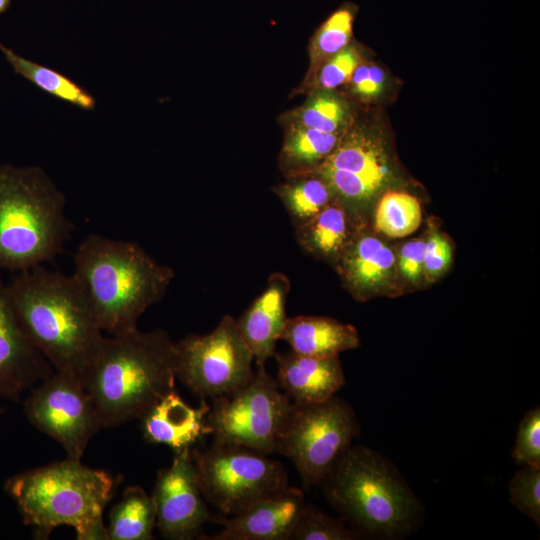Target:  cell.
<instances>
[{
  "label": "cell",
  "instance_id": "cell-25",
  "mask_svg": "<svg viewBox=\"0 0 540 540\" xmlns=\"http://www.w3.org/2000/svg\"><path fill=\"white\" fill-rule=\"evenodd\" d=\"M0 50L15 73L21 75L44 92L81 109H94L96 103L94 97L70 78L16 54L1 42Z\"/></svg>",
  "mask_w": 540,
  "mask_h": 540
},
{
  "label": "cell",
  "instance_id": "cell-35",
  "mask_svg": "<svg viewBox=\"0 0 540 540\" xmlns=\"http://www.w3.org/2000/svg\"><path fill=\"white\" fill-rule=\"evenodd\" d=\"M425 241L411 240L400 249L398 267L402 276L410 281L417 282L424 272Z\"/></svg>",
  "mask_w": 540,
  "mask_h": 540
},
{
  "label": "cell",
  "instance_id": "cell-3",
  "mask_svg": "<svg viewBox=\"0 0 540 540\" xmlns=\"http://www.w3.org/2000/svg\"><path fill=\"white\" fill-rule=\"evenodd\" d=\"M176 346L168 332L155 329L104 337L84 387L102 427L140 419L175 390Z\"/></svg>",
  "mask_w": 540,
  "mask_h": 540
},
{
  "label": "cell",
  "instance_id": "cell-27",
  "mask_svg": "<svg viewBox=\"0 0 540 540\" xmlns=\"http://www.w3.org/2000/svg\"><path fill=\"white\" fill-rule=\"evenodd\" d=\"M355 12L353 5L344 4L320 25L311 42V70L347 47L353 34Z\"/></svg>",
  "mask_w": 540,
  "mask_h": 540
},
{
  "label": "cell",
  "instance_id": "cell-15",
  "mask_svg": "<svg viewBox=\"0 0 540 540\" xmlns=\"http://www.w3.org/2000/svg\"><path fill=\"white\" fill-rule=\"evenodd\" d=\"M305 505L303 491L296 487L261 499L242 512L219 519L223 530L206 540H290Z\"/></svg>",
  "mask_w": 540,
  "mask_h": 540
},
{
  "label": "cell",
  "instance_id": "cell-28",
  "mask_svg": "<svg viewBox=\"0 0 540 540\" xmlns=\"http://www.w3.org/2000/svg\"><path fill=\"white\" fill-rule=\"evenodd\" d=\"M360 535L312 504L304 505L291 533L290 540H355Z\"/></svg>",
  "mask_w": 540,
  "mask_h": 540
},
{
  "label": "cell",
  "instance_id": "cell-37",
  "mask_svg": "<svg viewBox=\"0 0 540 540\" xmlns=\"http://www.w3.org/2000/svg\"><path fill=\"white\" fill-rule=\"evenodd\" d=\"M3 412H4V410L0 408V414H2Z\"/></svg>",
  "mask_w": 540,
  "mask_h": 540
},
{
  "label": "cell",
  "instance_id": "cell-18",
  "mask_svg": "<svg viewBox=\"0 0 540 540\" xmlns=\"http://www.w3.org/2000/svg\"><path fill=\"white\" fill-rule=\"evenodd\" d=\"M276 381L296 403L325 401L345 385V375L339 355L306 356L288 351L275 353Z\"/></svg>",
  "mask_w": 540,
  "mask_h": 540
},
{
  "label": "cell",
  "instance_id": "cell-10",
  "mask_svg": "<svg viewBox=\"0 0 540 540\" xmlns=\"http://www.w3.org/2000/svg\"><path fill=\"white\" fill-rule=\"evenodd\" d=\"M175 346L176 377L202 399L228 395L255 375L253 355L229 314L210 333L187 335Z\"/></svg>",
  "mask_w": 540,
  "mask_h": 540
},
{
  "label": "cell",
  "instance_id": "cell-23",
  "mask_svg": "<svg viewBox=\"0 0 540 540\" xmlns=\"http://www.w3.org/2000/svg\"><path fill=\"white\" fill-rule=\"evenodd\" d=\"M341 137L301 125L288 133L281 152V164L288 177L314 172L332 153Z\"/></svg>",
  "mask_w": 540,
  "mask_h": 540
},
{
  "label": "cell",
  "instance_id": "cell-12",
  "mask_svg": "<svg viewBox=\"0 0 540 540\" xmlns=\"http://www.w3.org/2000/svg\"><path fill=\"white\" fill-rule=\"evenodd\" d=\"M314 172L363 222L365 209L390 178L388 157L382 142L363 130H354L342 137Z\"/></svg>",
  "mask_w": 540,
  "mask_h": 540
},
{
  "label": "cell",
  "instance_id": "cell-7",
  "mask_svg": "<svg viewBox=\"0 0 540 540\" xmlns=\"http://www.w3.org/2000/svg\"><path fill=\"white\" fill-rule=\"evenodd\" d=\"M360 431L354 409L336 395L321 402H293L277 453L292 461L309 489L323 481Z\"/></svg>",
  "mask_w": 540,
  "mask_h": 540
},
{
  "label": "cell",
  "instance_id": "cell-19",
  "mask_svg": "<svg viewBox=\"0 0 540 540\" xmlns=\"http://www.w3.org/2000/svg\"><path fill=\"white\" fill-rule=\"evenodd\" d=\"M392 249L362 227L335 266L345 287L358 300L377 294L393 278Z\"/></svg>",
  "mask_w": 540,
  "mask_h": 540
},
{
  "label": "cell",
  "instance_id": "cell-9",
  "mask_svg": "<svg viewBox=\"0 0 540 540\" xmlns=\"http://www.w3.org/2000/svg\"><path fill=\"white\" fill-rule=\"evenodd\" d=\"M292 403L263 365L248 384L212 399L206 423L213 441L269 455L277 453Z\"/></svg>",
  "mask_w": 540,
  "mask_h": 540
},
{
  "label": "cell",
  "instance_id": "cell-21",
  "mask_svg": "<svg viewBox=\"0 0 540 540\" xmlns=\"http://www.w3.org/2000/svg\"><path fill=\"white\" fill-rule=\"evenodd\" d=\"M279 340L297 354L314 357L339 355L360 345L354 326L330 317L306 315L287 317Z\"/></svg>",
  "mask_w": 540,
  "mask_h": 540
},
{
  "label": "cell",
  "instance_id": "cell-2",
  "mask_svg": "<svg viewBox=\"0 0 540 540\" xmlns=\"http://www.w3.org/2000/svg\"><path fill=\"white\" fill-rule=\"evenodd\" d=\"M73 263L99 327L111 336L138 329L142 314L165 296L175 276L138 243L100 234L79 244Z\"/></svg>",
  "mask_w": 540,
  "mask_h": 540
},
{
  "label": "cell",
  "instance_id": "cell-26",
  "mask_svg": "<svg viewBox=\"0 0 540 540\" xmlns=\"http://www.w3.org/2000/svg\"><path fill=\"white\" fill-rule=\"evenodd\" d=\"M422 220L421 205L416 197L405 192H388L377 203L375 229L388 237L401 238L412 234Z\"/></svg>",
  "mask_w": 540,
  "mask_h": 540
},
{
  "label": "cell",
  "instance_id": "cell-31",
  "mask_svg": "<svg viewBox=\"0 0 540 540\" xmlns=\"http://www.w3.org/2000/svg\"><path fill=\"white\" fill-rule=\"evenodd\" d=\"M512 458L521 465L540 467V409L528 411L521 420Z\"/></svg>",
  "mask_w": 540,
  "mask_h": 540
},
{
  "label": "cell",
  "instance_id": "cell-17",
  "mask_svg": "<svg viewBox=\"0 0 540 540\" xmlns=\"http://www.w3.org/2000/svg\"><path fill=\"white\" fill-rule=\"evenodd\" d=\"M209 410L205 399L198 407H192L174 390L140 418L143 437L149 443L164 444L174 452L192 449L203 436L210 434L206 423Z\"/></svg>",
  "mask_w": 540,
  "mask_h": 540
},
{
  "label": "cell",
  "instance_id": "cell-30",
  "mask_svg": "<svg viewBox=\"0 0 540 540\" xmlns=\"http://www.w3.org/2000/svg\"><path fill=\"white\" fill-rule=\"evenodd\" d=\"M511 503L540 526V467L524 465L509 483Z\"/></svg>",
  "mask_w": 540,
  "mask_h": 540
},
{
  "label": "cell",
  "instance_id": "cell-5",
  "mask_svg": "<svg viewBox=\"0 0 540 540\" xmlns=\"http://www.w3.org/2000/svg\"><path fill=\"white\" fill-rule=\"evenodd\" d=\"M65 204L42 168L0 165V270L30 269L63 251L74 229Z\"/></svg>",
  "mask_w": 540,
  "mask_h": 540
},
{
  "label": "cell",
  "instance_id": "cell-6",
  "mask_svg": "<svg viewBox=\"0 0 540 540\" xmlns=\"http://www.w3.org/2000/svg\"><path fill=\"white\" fill-rule=\"evenodd\" d=\"M320 485L329 503L359 535L399 538L412 528L419 511L399 473L365 446H350Z\"/></svg>",
  "mask_w": 540,
  "mask_h": 540
},
{
  "label": "cell",
  "instance_id": "cell-11",
  "mask_svg": "<svg viewBox=\"0 0 540 540\" xmlns=\"http://www.w3.org/2000/svg\"><path fill=\"white\" fill-rule=\"evenodd\" d=\"M29 422L56 440L67 457L81 460L91 438L102 428L94 402L77 379L54 371L24 402Z\"/></svg>",
  "mask_w": 540,
  "mask_h": 540
},
{
  "label": "cell",
  "instance_id": "cell-33",
  "mask_svg": "<svg viewBox=\"0 0 540 540\" xmlns=\"http://www.w3.org/2000/svg\"><path fill=\"white\" fill-rule=\"evenodd\" d=\"M353 92L361 98L378 97L385 86V73L377 65H358L351 76Z\"/></svg>",
  "mask_w": 540,
  "mask_h": 540
},
{
  "label": "cell",
  "instance_id": "cell-13",
  "mask_svg": "<svg viewBox=\"0 0 540 540\" xmlns=\"http://www.w3.org/2000/svg\"><path fill=\"white\" fill-rule=\"evenodd\" d=\"M151 496L156 508V526L163 538L203 539V526L220 519L211 516L199 489L192 449L174 452L171 465L157 472Z\"/></svg>",
  "mask_w": 540,
  "mask_h": 540
},
{
  "label": "cell",
  "instance_id": "cell-16",
  "mask_svg": "<svg viewBox=\"0 0 540 540\" xmlns=\"http://www.w3.org/2000/svg\"><path fill=\"white\" fill-rule=\"evenodd\" d=\"M290 286L285 274L272 273L262 293L236 319L257 367L265 365L276 353V343L287 319L286 301Z\"/></svg>",
  "mask_w": 540,
  "mask_h": 540
},
{
  "label": "cell",
  "instance_id": "cell-14",
  "mask_svg": "<svg viewBox=\"0 0 540 540\" xmlns=\"http://www.w3.org/2000/svg\"><path fill=\"white\" fill-rule=\"evenodd\" d=\"M53 372L23 329L0 277V399L17 402L24 391Z\"/></svg>",
  "mask_w": 540,
  "mask_h": 540
},
{
  "label": "cell",
  "instance_id": "cell-22",
  "mask_svg": "<svg viewBox=\"0 0 540 540\" xmlns=\"http://www.w3.org/2000/svg\"><path fill=\"white\" fill-rule=\"evenodd\" d=\"M156 526L152 496L142 487L129 486L110 510L106 527L109 540H150Z\"/></svg>",
  "mask_w": 540,
  "mask_h": 540
},
{
  "label": "cell",
  "instance_id": "cell-20",
  "mask_svg": "<svg viewBox=\"0 0 540 540\" xmlns=\"http://www.w3.org/2000/svg\"><path fill=\"white\" fill-rule=\"evenodd\" d=\"M362 227L363 222L335 198L316 216L294 229L297 243L304 252L335 267Z\"/></svg>",
  "mask_w": 540,
  "mask_h": 540
},
{
  "label": "cell",
  "instance_id": "cell-29",
  "mask_svg": "<svg viewBox=\"0 0 540 540\" xmlns=\"http://www.w3.org/2000/svg\"><path fill=\"white\" fill-rule=\"evenodd\" d=\"M345 103L326 91L314 95L301 109L298 125L328 133H339L346 123Z\"/></svg>",
  "mask_w": 540,
  "mask_h": 540
},
{
  "label": "cell",
  "instance_id": "cell-1",
  "mask_svg": "<svg viewBox=\"0 0 540 540\" xmlns=\"http://www.w3.org/2000/svg\"><path fill=\"white\" fill-rule=\"evenodd\" d=\"M6 286L35 347L54 371L84 385L105 336L74 275L38 265L16 272Z\"/></svg>",
  "mask_w": 540,
  "mask_h": 540
},
{
  "label": "cell",
  "instance_id": "cell-32",
  "mask_svg": "<svg viewBox=\"0 0 540 540\" xmlns=\"http://www.w3.org/2000/svg\"><path fill=\"white\" fill-rule=\"evenodd\" d=\"M359 62V52L352 46L336 53L321 65L317 78L318 88L327 91L350 81Z\"/></svg>",
  "mask_w": 540,
  "mask_h": 540
},
{
  "label": "cell",
  "instance_id": "cell-34",
  "mask_svg": "<svg viewBox=\"0 0 540 540\" xmlns=\"http://www.w3.org/2000/svg\"><path fill=\"white\" fill-rule=\"evenodd\" d=\"M452 250L448 241L433 232L425 241L424 272L430 277L439 276L451 262Z\"/></svg>",
  "mask_w": 540,
  "mask_h": 540
},
{
  "label": "cell",
  "instance_id": "cell-4",
  "mask_svg": "<svg viewBox=\"0 0 540 540\" xmlns=\"http://www.w3.org/2000/svg\"><path fill=\"white\" fill-rule=\"evenodd\" d=\"M120 481L67 457L10 477L4 490L37 539H48L56 527L66 525L78 540H107L103 514Z\"/></svg>",
  "mask_w": 540,
  "mask_h": 540
},
{
  "label": "cell",
  "instance_id": "cell-8",
  "mask_svg": "<svg viewBox=\"0 0 540 540\" xmlns=\"http://www.w3.org/2000/svg\"><path fill=\"white\" fill-rule=\"evenodd\" d=\"M192 457L205 501L224 517L288 487L283 465L249 448L213 441L206 449L192 448Z\"/></svg>",
  "mask_w": 540,
  "mask_h": 540
},
{
  "label": "cell",
  "instance_id": "cell-36",
  "mask_svg": "<svg viewBox=\"0 0 540 540\" xmlns=\"http://www.w3.org/2000/svg\"><path fill=\"white\" fill-rule=\"evenodd\" d=\"M11 0H0V14L4 13L10 6Z\"/></svg>",
  "mask_w": 540,
  "mask_h": 540
},
{
  "label": "cell",
  "instance_id": "cell-24",
  "mask_svg": "<svg viewBox=\"0 0 540 540\" xmlns=\"http://www.w3.org/2000/svg\"><path fill=\"white\" fill-rule=\"evenodd\" d=\"M274 192L283 203L294 228L312 219L336 198L327 182L315 172L290 176Z\"/></svg>",
  "mask_w": 540,
  "mask_h": 540
}]
</instances>
